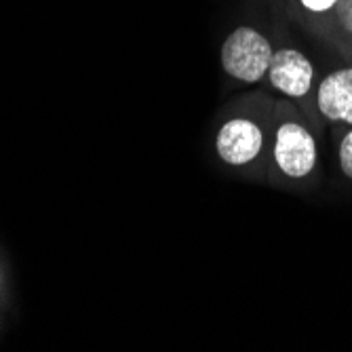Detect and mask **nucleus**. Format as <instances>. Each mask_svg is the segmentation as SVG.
I'll return each instance as SVG.
<instances>
[{
  "label": "nucleus",
  "mask_w": 352,
  "mask_h": 352,
  "mask_svg": "<svg viewBox=\"0 0 352 352\" xmlns=\"http://www.w3.org/2000/svg\"><path fill=\"white\" fill-rule=\"evenodd\" d=\"M270 41L255 28H234L221 45V66L230 78L258 82L268 74L272 61Z\"/></svg>",
  "instance_id": "f257e3e1"
},
{
  "label": "nucleus",
  "mask_w": 352,
  "mask_h": 352,
  "mask_svg": "<svg viewBox=\"0 0 352 352\" xmlns=\"http://www.w3.org/2000/svg\"><path fill=\"white\" fill-rule=\"evenodd\" d=\"M302 7H306L310 13H325L329 9H333L340 0H300Z\"/></svg>",
  "instance_id": "6e6552de"
},
{
  "label": "nucleus",
  "mask_w": 352,
  "mask_h": 352,
  "mask_svg": "<svg viewBox=\"0 0 352 352\" xmlns=\"http://www.w3.org/2000/svg\"><path fill=\"white\" fill-rule=\"evenodd\" d=\"M338 9V19L344 25V30L348 34H352V0H340L336 5Z\"/></svg>",
  "instance_id": "0eeeda50"
},
{
  "label": "nucleus",
  "mask_w": 352,
  "mask_h": 352,
  "mask_svg": "<svg viewBox=\"0 0 352 352\" xmlns=\"http://www.w3.org/2000/svg\"><path fill=\"white\" fill-rule=\"evenodd\" d=\"M274 163L292 179L310 175L316 167V142L312 133L300 122H283L276 129Z\"/></svg>",
  "instance_id": "f03ea898"
},
{
  "label": "nucleus",
  "mask_w": 352,
  "mask_h": 352,
  "mask_svg": "<svg viewBox=\"0 0 352 352\" xmlns=\"http://www.w3.org/2000/svg\"><path fill=\"white\" fill-rule=\"evenodd\" d=\"M340 167H342V173L348 179H352V129L344 135L340 144Z\"/></svg>",
  "instance_id": "423d86ee"
},
{
  "label": "nucleus",
  "mask_w": 352,
  "mask_h": 352,
  "mask_svg": "<svg viewBox=\"0 0 352 352\" xmlns=\"http://www.w3.org/2000/svg\"><path fill=\"white\" fill-rule=\"evenodd\" d=\"M264 148V133L249 118H230L221 124L215 138L217 156L230 167H243L260 156Z\"/></svg>",
  "instance_id": "7ed1b4c3"
},
{
  "label": "nucleus",
  "mask_w": 352,
  "mask_h": 352,
  "mask_svg": "<svg viewBox=\"0 0 352 352\" xmlns=\"http://www.w3.org/2000/svg\"><path fill=\"white\" fill-rule=\"evenodd\" d=\"M270 85L287 98L300 100L312 89L314 68L312 61L298 49H278L268 68Z\"/></svg>",
  "instance_id": "20e7f679"
},
{
  "label": "nucleus",
  "mask_w": 352,
  "mask_h": 352,
  "mask_svg": "<svg viewBox=\"0 0 352 352\" xmlns=\"http://www.w3.org/2000/svg\"><path fill=\"white\" fill-rule=\"evenodd\" d=\"M316 106L327 120L352 126V68L336 70L323 78Z\"/></svg>",
  "instance_id": "39448f33"
}]
</instances>
